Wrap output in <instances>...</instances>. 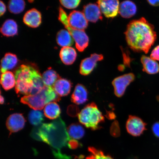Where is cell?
Here are the masks:
<instances>
[{
	"mask_svg": "<svg viewBox=\"0 0 159 159\" xmlns=\"http://www.w3.org/2000/svg\"><path fill=\"white\" fill-rule=\"evenodd\" d=\"M31 136L39 141L49 144L55 156L59 159H68L61 151L67 146L71 139L69 136L64 122L59 118L49 124L39 125L32 131Z\"/></svg>",
	"mask_w": 159,
	"mask_h": 159,
	"instance_id": "1",
	"label": "cell"
},
{
	"mask_svg": "<svg viewBox=\"0 0 159 159\" xmlns=\"http://www.w3.org/2000/svg\"><path fill=\"white\" fill-rule=\"evenodd\" d=\"M125 34L129 47L137 52L148 53L157 39L153 25L144 17L130 21Z\"/></svg>",
	"mask_w": 159,
	"mask_h": 159,
	"instance_id": "2",
	"label": "cell"
},
{
	"mask_svg": "<svg viewBox=\"0 0 159 159\" xmlns=\"http://www.w3.org/2000/svg\"><path fill=\"white\" fill-rule=\"evenodd\" d=\"M15 76V90L18 94H35L45 86L40 73L30 66L21 65L16 70Z\"/></svg>",
	"mask_w": 159,
	"mask_h": 159,
	"instance_id": "3",
	"label": "cell"
},
{
	"mask_svg": "<svg viewBox=\"0 0 159 159\" xmlns=\"http://www.w3.org/2000/svg\"><path fill=\"white\" fill-rule=\"evenodd\" d=\"M60 97L55 92L53 87L45 86L39 92L34 95L24 96L21 102L35 110H41L49 103L59 101Z\"/></svg>",
	"mask_w": 159,
	"mask_h": 159,
	"instance_id": "4",
	"label": "cell"
},
{
	"mask_svg": "<svg viewBox=\"0 0 159 159\" xmlns=\"http://www.w3.org/2000/svg\"><path fill=\"white\" fill-rule=\"evenodd\" d=\"M78 118L81 124L94 130L100 129V125L105 121L102 113L94 102L87 105L80 112Z\"/></svg>",
	"mask_w": 159,
	"mask_h": 159,
	"instance_id": "5",
	"label": "cell"
},
{
	"mask_svg": "<svg viewBox=\"0 0 159 159\" xmlns=\"http://www.w3.org/2000/svg\"><path fill=\"white\" fill-rule=\"evenodd\" d=\"M58 19L72 36L75 41L77 49L81 52L84 51L88 47L89 41V37L84 30L75 29L70 26L68 22V16L61 7L59 8Z\"/></svg>",
	"mask_w": 159,
	"mask_h": 159,
	"instance_id": "6",
	"label": "cell"
},
{
	"mask_svg": "<svg viewBox=\"0 0 159 159\" xmlns=\"http://www.w3.org/2000/svg\"><path fill=\"white\" fill-rule=\"evenodd\" d=\"M135 76L132 73H128L116 77L112 81L114 93L117 97H122L126 89L134 80Z\"/></svg>",
	"mask_w": 159,
	"mask_h": 159,
	"instance_id": "7",
	"label": "cell"
},
{
	"mask_svg": "<svg viewBox=\"0 0 159 159\" xmlns=\"http://www.w3.org/2000/svg\"><path fill=\"white\" fill-rule=\"evenodd\" d=\"M146 125L139 117L130 115L127 121L126 130L129 134L132 136H139L146 130Z\"/></svg>",
	"mask_w": 159,
	"mask_h": 159,
	"instance_id": "8",
	"label": "cell"
},
{
	"mask_svg": "<svg viewBox=\"0 0 159 159\" xmlns=\"http://www.w3.org/2000/svg\"><path fill=\"white\" fill-rule=\"evenodd\" d=\"M101 12L107 18H113L119 11V2L116 0H100L97 2Z\"/></svg>",
	"mask_w": 159,
	"mask_h": 159,
	"instance_id": "9",
	"label": "cell"
},
{
	"mask_svg": "<svg viewBox=\"0 0 159 159\" xmlns=\"http://www.w3.org/2000/svg\"><path fill=\"white\" fill-rule=\"evenodd\" d=\"M103 55L93 53L91 56L83 60L81 63L80 73L84 75H88L92 72L96 66L97 62L102 60Z\"/></svg>",
	"mask_w": 159,
	"mask_h": 159,
	"instance_id": "10",
	"label": "cell"
},
{
	"mask_svg": "<svg viewBox=\"0 0 159 159\" xmlns=\"http://www.w3.org/2000/svg\"><path fill=\"white\" fill-rule=\"evenodd\" d=\"M68 21L70 26L75 29L84 30L88 25V21L83 13L73 11L70 13Z\"/></svg>",
	"mask_w": 159,
	"mask_h": 159,
	"instance_id": "11",
	"label": "cell"
},
{
	"mask_svg": "<svg viewBox=\"0 0 159 159\" xmlns=\"http://www.w3.org/2000/svg\"><path fill=\"white\" fill-rule=\"evenodd\" d=\"M25 120L21 114H12L7 118L6 125L11 133L18 132L25 126Z\"/></svg>",
	"mask_w": 159,
	"mask_h": 159,
	"instance_id": "12",
	"label": "cell"
},
{
	"mask_svg": "<svg viewBox=\"0 0 159 159\" xmlns=\"http://www.w3.org/2000/svg\"><path fill=\"white\" fill-rule=\"evenodd\" d=\"M83 14L87 20L93 23H96L98 20H102V14L98 5L89 3L83 7Z\"/></svg>",
	"mask_w": 159,
	"mask_h": 159,
	"instance_id": "13",
	"label": "cell"
},
{
	"mask_svg": "<svg viewBox=\"0 0 159 159\" xmlns=\"http://www.w3.org/2000/svg\"><path fill=\"white\" fill-rule=\"evenodd\" d=\"M41 13L37 10L32 9L25 13L23 17V22L25 24L32 28H37L41 24Z\"/></svg>",
	"mask_w": 159,
	"mask_h": 159,
	"instance_id": "14",
	"label": "cell"
},
{
	"mask_svg": "<svg viewBox=\"0 0 159 159\" xmlns=\"http://www.w3.org/2000/svg\"><path fill=\"white\" fill-rule=\"evenodd\" d=\"M88 91L84 85L78 84L71 95V100L77 105L84 104L88 100Z\"/></svg>",
	"mask_w": 159,
	"mask_h": 159,
	"instance_id": "15",
	"label": "cell"
},
{
	"mask_svg": "<svg viewBox=\"0 0 159 159\" xmlns=\"http://www.w3.org/2000/svg\"><path fill=\"white\" fill-rule=\"evenodd\" d=\"M136 6L132 1H123L119 6V13L124 18H130L136 14Z\"/></svg>",
	"mask_w": 159,
	"mask_h": 159,
	"instance_id": "16",
	"label": "cell"
},
{
	"mask_svg": "<svg viewBox=\"0 0 159 159\" xmlns=\"http://www.w3.org/2000/svg\"><path fill=\"white\" fill-rule=\"evenodd\" d=\"M71 86L72 85L70 81L60 78L55 82L53 88L59 96L63 97L69 94Z\"/></svg>",
	"mask_w": 159,
	"mask_h": 159,
	"instance_id": "17",
	"label": "cell"
},
{
	"mask_svg": "<svg viewBox=\"0 0 159 159\" xmlns=\"http://www.w3.org/2000/svg\"><path fill=\"white\" fill-rule=\"evenodd\" d=\"M18 62V59L15 54L11 53H6L1 61V72L3 73L15 67Z\"/></svg>",
	"mask_w": 159,
	"mask_h": 159,
	"instance_id": "18",
	"label": "cell"
},
{
	"mask_svg": "<svg viewBox=\"0 0 159 159\" xmlns=\"http://www.w3.org/2000/svg\"><path fill=\"white\" fill-rule=\"evenodd\" d=\"M141 61L143 66V70L145 72L150 75L156 74L159 72V64L151 57L143 55Z\"/></svg>",
	"mask_w": 159,
	"mask_h": 159,
	"instance_id": "19",
	"label": "cell"
},
{
	"mask_svg": "<svg viewBox=\"0 0 159 159\" xmlns=\"http://www.w3.org/2000/svg\"><path fill=\"white\" fill-rule=\"evenodd\" d=\"M77 56L75 49L70 47L62 48L60 52V57L61 61L67 65L72 64L76 59Z\"/></svg>",
	"mask_w": 159,
	"mask_h": 159,
	"instance_id": "20",
	"label": "cell"
},
{
	"mask_svg": "<svg viewBox=\"0 0 159 159\" xmlns=\"http://www.w3.org/2000/svg\"><path fill=\"white\" fill-rule=\"evenodd\" d=\"M56 39L57 44L63 47H70L74 42L69 32L64 29L61 30L57 33Z\"/></svg>",
	"mask_w": 159,
	"mask_h": 159,
	"instance_id": "21",
	"label": "cell"
},
{
	"mask_svg": "<svg viewBox=\"0 0 159 159\" xmlns=\"http://www.w3.org/2000/svg\"><path fill=\"white\" fill-rule=\"evenodd\" d=\"M1 32L5 36L13 37L17 34L18 26L16 21L12 19L7 20L1 29Z\"/></svg>",
	"mask_w": 159,
	"mask_h": 159,
	"instance_id": "22",
	"label": "cell"
},
{
	"mask_svg": "<svg viewBox=\"0 0 159 159\" xmlns=\"http://www.w3.org/2000/svg\"><path fill=\"white\" fill-rule=\"evenodd\" d=\"M1 83L4 89L9 90L16 85V80L15 75L11 71H7L2 73Z\"/></svg>",
	"mask_w": 159,
	"mask_h": 159,
	"instance_id": "23",
	"label": "cell"
},
{
	"mask_svg": "<svg viewBox=\"0 0 159 159\" xmlns=\"http://www.w3.org/2000/svg\"><path fill=\"white\" fill-rule=\"evenodd\" d=\"M42 77L45 86L51 87H53L55 82L61 78L55 70L51 69L43 72Z\"/></svg>",
	"mask_w": 159,
	"mask_h": 159,
	"instance_id": "24",
	"label": "cell"
},
{
	"mask_svg": "<svg viewBox=\"0 0 159 159\" xmlns=\"http://www.w3.org/2000/svg\"><path fill=\"white\" fill-rule=\"evenodd\" d=\"M61 109L55 102H50L45 107L44 114L45 116L50 119L58 118L61 114Z\"/></svg>",
	"mask_w": 159,
	"mask_h": 159,
	"instance_id": "25",
	"label": "cell"
},
{
	"mask_svg": "<svg viewBox=\"0 0 159 159\" xmlns=\"http://www.w3.org/2000/svg\"><path fill=\"white\" fill-rule=\"evenodd\" d=\"M67 132L70 138L74 140H79L83 138L85 134L84 128L78 124H71L67 129Z\"/></svg>",
	"mask_w": 159,
	"mask_h": 159,
	"instance_id": "26",
	"label": "cell"
},
{
	"mask_svg": "<svg viewBox=\"0 0 159 159\" xmlns=\"http://www.w3.org/2000/svg\"><path fill=\"white\" fill-rule=\"evenodd\" d=\"M25 2L22 0H11L8 4V8L11 13L17 14L24 10Z\"/></svg>",
	"mask_w": 159,
	"mask_h": 159,
	"instance_id": "27",
	"label": "cell"
},
{
	"mask_svg": "<svg viewBox=\"0 0 159 159\" xmlns=\"http://www.w3.org/2000/svg\"><path fill=\"white\" fill-rule=\"evenodd\" d=\"M29 122L34 126L40 125L43 120V115L41 111L34 110L31 111L29 115Z\"/></svg>",
	"mask_w": 159,
	"mask_h": 159,
	"instance_id": "28",
	"label": "cell"
},
{
	"mask_svg": "<svg viewBox=\"0 0 159 159\" xmlns=\"http://www.w3.org/2000/svg\"><path fill=\"white\" fill-rule=\"evenodd\" d=\"M88 150L90 155L86 159H114L110 156L105 155L102 151L93 147H89Z\"/></svg>",
	"mask_w": 159,
	"mask_h": 159,
	"instance_id": "29",
	"label": "cell"
},
{
	"mask_svg": "<svg viewBox=\"0 0 159 159\" xmlns=\"http://www.w3.org/2000/svg\"><path fill=\"white\" fill-rule=\"evenodd\" d=\"M63 7L68 9H73L76 8L81 2L80 0H61L59 1Z\"/></svg>",
	"mask_w": 159,
	"mask_h": 159,
	"instance_id": "30",
	"label": "cell"
},
{
	"mask_svg": "<svg viewBox=\"0 0 159 159\" xmlns=\"http://www.w3.org/2000/svg\"><path fill=\"white\" fill-rule=\"evenodd\" d=\"M110 132L111 136L115 138H118L120 136V127L119 123L117 120H115L113 122L111 127Z\"/></svg>",
	"mask_w": 159,
	"mask_h": 159,
	"instance_id": "31",
	"label": "cell"
},
{
	"mask_svg": "<svg viewBox=\"0 0 159 159\" xmlns=\"http://www.w3.org/2000/svg\"><path fill=\"white\" fill-rule=\"evenodd\" d=\"M151 58L155 61H159V45L153 50L150 55Z\"/></svg>",
	"mask_w": 159,
	"mask_h": 159,
	"instance_id": "32",
	"label": "cell"
},
{
	"mask_svg": "<svg viewBox=\"0 0 159 159\" xmlns=\"http://www.w3.org/2000/svg\"><path fill=\"white\" fill-rule=\"evenodd\" d=\"M152 130L155 136L159 138V121L153 125Z\"/></svg>",
	"mask_w": 159,
	"mask_h": 159,
	"instance_id": "33",
	"label": "cell"
},
{
	"mask_svg": "<svg viewBox=\"0 0 159 159\" xmlns=\"http://www.w3.org/2000/svg\"><path fill=\"white\" fill-rule=\"evenodd\" d=\"M0 7H1V10H0V16H2L4 15L6 11V6L3 2L2 1L0 2Z\"/></svg>",
	"mask_w": 159,
	"mask_h": 159,
	"instance_id": "34",
	"label": "cell"
},
{
	"mask_svg": "<svg viewBox=\"0 0 159 159\" xmlns=\"http://www.w3.org/2000/svg\"><path fill=\"white\" fill-rule=\"evenodd\" d=\"M148 2L151 5L154 7H157L159 6V1H148Z\"/></svg>",
	"mask_w": 159,
	"mask_h": 159,
	"instance_id": "35",
	"label": "cell"
},
{
	"mask_svg": "<svg viewBox=\"0 0 159 159\" xmlns=\"http://www.w3.org/2000/svg\"><path fill=\"white\" fill-rule=\"evenodd\" d=\"M107 117L109 119H113L115 118V115L113 112H107Z\"/></svg>",
	"mask_w": 159,
	"mask_h": 159,
	"instance_id": "36",
	"label": "cell"
},
{
	"mask_svg": "<svg viewBox=\"0 0 159 159\" xmlns=\"http://www.w3.org/2000/svg\"><path fill=\"white\" fill-rule=\"evenodd\" d=\"M4 102V99L3 97L1 95V104H3Z\"/></svg>",
	"mask_w": 159,
	"mask_h": 159,
	"instance_id": "37",
	"label": "cell"
}]
</instances>
